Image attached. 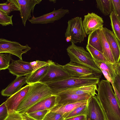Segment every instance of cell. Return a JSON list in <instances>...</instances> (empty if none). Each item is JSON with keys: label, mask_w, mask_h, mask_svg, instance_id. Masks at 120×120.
Instances as JSON below:
<instances>
[{"label": "cell", "mask_w": 120, "mask_h": 120, "mask_svg": "<svg viewBox=\"0 0 120 120\" xmlns=\"http://www.w3.org/2000/svg\"><path fill=\"white\" fill-rule=\"evenodd\" d=\"M50 64L47 72L39 82L46 83L61 80L71 77L63 66L50 60Z\"/></svg>", "instance_id": "6"}, {"label": "cell", "mask_w": 120, "mask_h": 120, "mask_svg": "<svg viewBox=\"0 0 120 120\" xmlns=\"http://www.w3.org/2000/svg\"><path fill=\"white\" fill-rule=\"evenodd\" d=\"M12 55L7 53H0V70L8 69L11 60Z\"/></svg>", "instance_id": "30"}, {"label": "cell", "mask_w": 120, "mask_h": 120, "mask_svg": "<svg viewBox=\"0 0 120 120\" xmlns=\"http://www.w3.org/2000/svg\"><path fill=\"white\" fill-rule=\"evenodd\" d=\"M102 73H103L107 80L110 83H111L112 85H113V82L112 79L109 74L106 71L102 69H101Z\"/></svg>", "instance_id": "39"}, {"label": "cell", "mask_w": 120, "mask_h": 120, "mask_svg": "<svg viewBox=\"0 0 120 120\" xmlns=\"http://www.w3.org/2000/svg\"><path fill=\"white\" fill-rule=\"evenodd\" d=\"M4 120H23L22 116L17 112L9 114Z\"/></svg>", "instance_id": "37"}, {"label": "cell", "mask_w": 120, "mask_h": 120, "mask_svg": "<svg viewBox=\"0 0 120 120\" xmlns=\"http://www.w3.org/2000/svg\"><path fill=\"white\" fill-rule=\"evenodd\" d=\"M97 7L105 15H110L113 11L111 0H96Z\"/></svg>", "instance_id": "24"}, {"label": "cell", "mask_w": 120, "mask_h": 120, "mask_svg": "<svg viewBox=\"0 0 120 120\" xmlns=\"http://www.w3.org/2000/svg\"><path fill=\"white\" fill-rule=\"evenodd\" d=\"M86 117L85 115H81L67 119L64 120H86Z\"/></svg>", "instance_id": "40"}, {"label": "cell", "mask_w": 120, "mask_h": 120, "mask_svg": "<svg viewBox=\"0 0 120 120\" xmlns=\"http://www.w3.org/2000/svg\"><path fill=\"white\" fill-rule=\"evenodd\" d=\"M49 110L38 111L28 114L30 117L35 120H43L45 116L49 112Z\"/></svg>", "instance_id": "32"}, {"label": "cell", "mask_w": 120, "mask_h": 120, "mask_svg": "<svg viewBox=\"0 0 120 120\" xmlns=\"http://www.w3.org/2000/svg\"><path fill=\"white\" fill-rule=\"evenodd\" d=\"M67 51L71 62L87 67L96 73L102 75L101 71L95 64L90 53L83 47L78 46L72 42L67 49Z\"/></svg>", "instance_id": "4"}, {"label": "cell", "mask_w": 120, "mask_h": 120, "mask_svg": "<svg viewBox=\"0 0 120 120\" xmlns=\"http://www.w3.org/2000/svg\"><path fill=\"white\" fill-rule=\"evenodd\" d=\"M57 97L55 106L66 105L89 100L92 96L88 95H79L71 93H60Z\"/></svg>", "instance_id": "15"}, {"label": "cell", "mask_w": 120, "mask_h": 120, "mask_svg": "<svg viewBox=\"0 0 120 120\" xmlns=\"http://www.w3.org/2000/svg\"><path fill=\"white\" fill-rule=\"evenodd\" d=\"M63 67L71 77L76 78L97 77L100 78L102 75L96 73L88 67L70 62L63 66Z\"/></svg>", "instance_id": "8"}, {"label": "cell", "mask_w": 120, "mask_h": 120, "mask_svg": "<svg viewBox=\"0 0 120 120\" xmlns=\"http://www.w3.org/2000/svg\"><path fill=\"white\" fill-rule=\"evenodd\" d=\"M30 86V84H28L22 87L5 101L9 114L17 112L19 105L28 93Z\"/></svg>", "instance_id": "12"}, {"label": "cell", "mask_w": 120, "mask_h": 120, "mask_svg": "<svg viewBox=\"0 0 120 120\" xmlns=\"http://www.w3.org/2000/svg\"><path fill=\"white\" fill-rule=\"evenodd\" d=\"M8 69L10 73L16 77L26 76L32 73L33 71L30 62L20 59L17 60L12 59L11 63Z\"/></svg>", "instance_id": "13"}, {"label": "cell", "mask_w": 120, "mask_h": 120, "mask_svg": "<svg viewBox=\"0 0 120 120\" xmlns=\"http://www.w3.org/2000/svg\"><path fill=\"white\" fill-rule=\"evenodd\" d=\"M112 86L115 93L116 95L118 103L120 107V93L115 87L114 85H112Z\"/></svg>", "instance_id": "41"}, {"label": "cell", "mask_w": 120, "mask_h": 120, "mask_svg": "<svg viewBox=\"0 0 120 120\" xmlns=\"http://www.w3.org/2000/svg\"><path fill=\"white\" fill-rule=\"evenodd\" d=\"M86 48V50L90 53L94 60L100 61L109 62L105 58L103 53L98 50L88 45H87Z\"/></svg>", "instance_id": "28"}, {"label": "cell", "mask_w": 120, "mask_h": 120, "mask_svg": "<svg viewBox=\"0 0 120 120\" xmlns=\"http://www.w3.org/2000/svg\"><path fill=\"white\" fill-rule=\"evenodd\" d=\"M49 1L53 2L54 3H55L56 2V0H49Z\"/></svg>", "instance_id": "45"}, {"label": "cell", "mask_w": 120, "mask_h": 120, "mask_svg": "<svg viewBox=\"0 0 120 120\" xmlns=\"http://www.w3.org/2000/svg\"><path fill=\"white\" fill-rule=\"evenodd\" d=\"M0 9L8 15L12 11L20 10L17 0H7L6 2L0 4Z\"/></svg>", "instance_id": "25"}, {"label": "cell", "mask_w": 120, "mask_h": 120, "mask_svg": "<svg viewBox=\"0 0 120 120\" xmlns=\"http://www.w3.org/2000/svg\"><path fill=\"white\" fill-rule=\"evenodd\" d=\"M104 21L102 18L95 13H88L84 15L82 25L86 35H89L94 31L103 27Z\"/></svg>", "instance_id": "11"}, {"label": "cell", "mask_w": 120, "mask_h": 120, "mask_svg": "<svg viewBox=\"0 0 120 120\" xmlns=\"http://www.w3.org/2000/svg\"><path fill=\"white\" fill-rule=\"evenodd\" d=\"M26 83V76L16 77L15 79L6 88L2 90L1 94L4 96L10 97L20 90L23 85Z\"/></svg>", "instance_id": "18"}, {"label": "cell", "mask_w": 120, "mask_h": 120, "mask_svg": "<svg viewBox=\"0 0 120 120\" xmlns=\"http://www.w3.org/2000/svg\"><path fill=\"white\" fill-rule=\"evenodd\" d=\"M97 97L104 112L106 120H120V107L110 82L102 80L98 84Z\"/></svg>", "instance_id": "1"}, {"label": "cell", "mask_w": 120, "mask_h": 120, "mask_svg": "<svg viewBox=\"0 0 120 120\" xmlns=\"http://www.w3.org/2000/svg\"><path fill=\"white\" fill-rule=\"evenodd\" d=\"M49 65L42 67L26 76L27 83L30 84L39 82L46 73Z\"/></svg>", "instance_id": "22"}, {"label": "cell", "mask_w": 120, "mask_h": 120, "mask_svg": "<svg viewBox=\"0 0 120 120\" xmlns=\"http://www.w3.org/2000/svg\"><path fill=\"white\" fill-rule=\"evenodd\" d=\"M113 11L120 21V0H111Z\"/></svg>", "instance_id": "36"}, {"label": "cell", "mask_w": 120, "mask_h": 120, "mask_svg": "<svg viewBox=\"0 0 120 120\" xmlns=\"http://www.w3.org/2000/svg\"><path fill=\"white\" fill-rule=\"evenodd\" d=\"M63 116L56 112H49L45 116L43 120H64Z\"/></svg>", "instance_id": "34"}, {"label": "cell", "mask_w": 120, "mask_h": 120, "mask_svg": "<svg viewBox=\"0 0 120 120\" xmlns=\"http://www.w3.org/2000/svg\"><path fill=\"white\" fill-rule=\"evenodd\" d=\"M113 82V85L115 87L120 93V77L116 74Z\"/></svg>", "instance_id": "38"}, {"label": "cell", "mask_w": 120, "mask_h": 120, "mask_svg": "<svg viewBox=\"0 0 120 120\" xmlns=\"http://www.w3.org/2000/svg\"><path fill=\"white\" fill-rule=\"evenodd\" d=\"M49 64L50 60H49L47 61L37 60L30 62V64L33 69V72Z\"/></svg>", "instance_id": "33"}, {"label": "cell", "mask_w": 120, "mask_h": 120, "mask_svg": "<svg viewBox=\"0 0 120 120\" xmlns=\"http://www.w3.org/2000/svg\"><path fill=\"white\" fill-rule=\"evenodd\" d=\"M97 90V85H95L82 86L68 89L60 93H69L79 95H88L94 96L97 94L96 91Z\"/></svg>", "instance_id": "19"}, {"label": "cell", "mask_w": 120, "mask_h": 120, "mask_svg": "<svg viewBox=\"0 0 120 120\" xmlns=\"http://www.w3.org/2000/svg\"><path fill=\"white\" fill-rule=\"evenodd\" d=\"M116 74L120 77V62L114 64Z\"/></svg>", "instance_id": "42"}, {"label": "cell", "mask_w": 120, "mask_h": 120, "mask_svg": "<svg viewBox=\"0 0 120 120\" xmlns=\"http://www.w3.org/2000/svg\"><path fill=\"white\" fill-rule=\"evenodd\" d=\"M88 101H81L64 105H56L50 109L49 112H56L64 116L77 108L87 104Z\"/></svg>", "instance_id": "20"}, {"label": "cell", "mask_w": 120, "mask_h": 120, "mask_svg": "<svg viewBox=\"0 0 120 120\" xmlns=\"http://www.w3.org/2000/svg\"><path fill=\"white\" fill-rule=\"evenodd\" d=\"M23 120H35L34 119L29 116L26 113H24L21 114Z\"/></svg>", "instance_id": "43"}, {"label": "cell", "mask_w": 120, "mask_h": 120, "mask_svg": "<svg viewBox=\"0 0 120 120\" xmlns=\"http://www.w3.org/2000/svg\"><path fill=\"white\" fill-rule=\"evenodd\" d=\"M100 30V36L101 41L103 54L109 62L113 65L115 64L108 43L105 36L103 28Z\"/></svg>", "instance_id": "21"}, {"label": "cell", "mask_w": 120, "mask_h": 120, "mask_svg": "<svg viewBox=\"0 0 120 120\" xmlns=\"http://www.w3.org/2000/svg\"><path fill=\"white\" fill-rule=\"evenodd\" d=\"M100 29L96 30L89 34L87 44L103 53L100 36Z\"/></svg>", "instance_id": "23"}, {"label": "cell", "mask_w": 120, "mask_h": 120, "mask_svg": "<svg viewBox=\"0 0 120 120\" xmlns=\"http://www.w3.org/2000/svg\"><path fill=\"white\" fill-rule=\"evenodd\" d=\"M56 97V95L53 94L43 99L30 108L26 113L28 114L38 111L50 110L55 106Z\"/></svg>", "instance_id": "17"}, {"label": "cell", "mask_w": 120, "mask_h": 120, "mask_svg": "<svg viewBox=\"0 0 120 120\" xmlns=\"http://www.w3.org/2000/svg\"><path fill=\"white\" fill-rule=\"evenodd\" d=\"M9 114L8 108L4 102L0 106V120H4Z\"/></svg>", "instance_id": "35"}, {"label": "cell", "mask_w": 120, "mask_h": 120, "mask_svg": "<svg viewBox=\"0 0 120 120\" xmlns=\"http://www.w3.org/2000/svg\"><path fill=\"white\" fill-rule=\"evenodd\" d=\"M103 28L115 63H118L120 62V43L112 31L105 27Z\"/></svg>", "instance_id": "16"}, {"label": "cell", "mask_w": 120, "mask_h": 120, "mask_svg": "<svg viewBox=\"0 0 120 120\" xmlns=\"http://www.w3.org/2000/svg\"><path fill=\"white\" fill-rule=\"evenodd\" d=\"M94 60L95 64L100 69L105 70L109 74L113 82L117 75L114 65L109 62Z\"/></svg>", "instance_id": "26"}, {"label": "cell", "mask_w": 120, "mask_h": 120, "mask_svg": "<svg viewBox=\"0 0 120 120\" xmlns=\"http://www.w3.org/2000/svg\"><path fill=\"white\" fill-rule=\"evenodd\" d=\"M30 85L29 90L17 110V112L21 114L26 113L30 108L35 104L53 94L46 83L38 82Z\"/></svg>", "instance_id": "2"}, {"label": "cell", "mask_w": 120, "mask_h": 120, "mask_svg": "<svg viewBox=\"0 0 120 120\" xmlns=\"http://www.w3.org/2000/svg\"><path fill=\"white\" fill-rule=\"evenodd\" d=\"M31 49L28 45H23L16 41H11L3 38H0V53L10 54L22 60V55Z\"/></svg>", "instance_id": "7"}, {"label": "cell", "mask_w": 120, "mask_h": 120, "mask_svg": "<svg viewBox=\"0 0 120 120\" xmlns=\"http://www.w3.org/2000/svg\"><path fill=\"white\" fill-rule=\"evenodd\" d=\"M20 8V16L24 26L27 20L31 17V13H33L35 6L39 4L42 0H17Z\"/></svg>", "instance_id": "14"}, {"label": "cell", "mask_w": 120, "mask_h": 120, "mask_svg": "<svg viewBox=\"0 0 120 120\" xmlns=\"http://www.w3.org/2000/svg\"><path fill=\"white\" fill-rule=\"evenodd\" d=\"M67 23L65 37L71 36L70 42L75 44L82 42L86 34L83 26L81 17H77L72 19L69 20Z\"/></svg>", "instance_id": "5"}, {"label": "cell", "mask_w": 120, "mask_h": 120, "mask_svg": "<svg viewBox=\"0 0 120 120\" xmlns=\"http://www.w3.org/2000/svg\"><path fill=\"white\" fill-rule=\"evenodd\" d=\"M87 104L77 108L64 115L63 116L64 118L65 119L81 115H85L86 112Z\"/></svg>", "instance_id": "29"}, {"label": "cell", "mask_w": 120, "mask_h": 120, "mask_svg": "<svg viewBox=\"0 0 120 120\" xmlns=\"http://www.w3.org/2000/svg\"><path fill=\"white\" fill-rule=\"evenodd\" d=\"M86 120H106L105 115L96 96L89 99L86 114Z\"/></svg>", "instance_id": "9"}, {"label": "cell", "mask_w": 120, "mask_h": 120, "mask_svg": "<svg viewBox=\"0 0 120 120\" xmlns=\"http://www.w3.org/2000/svg\"><path fill=\"white\" fill-rule=\"evenodd\" d=\"M100 78L97 77L76 78L71 77L57 81L46 83L53 92L56 94L65 90L86 85L98 84Z\"/></svg>", "instance_id": "3"}, {"label": "cell", "mask_w": 120, "mask_h": 120, "mask_svg": "<svg viewBox=\"0 0 120 120\" xmlns=\"http://www.w3.org/2000/svg\"><path fill=\"white\" fill-rule=\"evenodd\" d=\"M13 15L9 16L0 9V24L3 26L11 25L13 26L12 19Z\"/></svg>", "instance_id": "31"}, {"label": "cell", "mask_w": 120, "mask_h": 120, "mask_svg": "<svg viewBox=\"0 0 120 120\" xmlns=\"http://www.w3.org/2000/svg\"><path fill=\"white\" fill-rule=\"evenodd\" d=\"M71 40V36L68 37L66 38V41L67 42H70Z\"/></svg>", "instance_id": "44"}, {"label": "cell", "mask_w": 120, "mask_h": 120, "mask_svg": "<svg viewBox=\"0 0 120 120\" xmlns=\"http://www.w3.org/2000/svg\"><path fill=\"white\" fill-rule=\"evenodd\" d=\"M69 13L68 9L60 8L57 10L54 8L52 12L38 17H33L28 20L32 24H45L53 23L56 21L60 19L66 14Z\"/></svg>", "instance_id": "10"}, {"label": "cell", "mask_w": 120, "mask_h": 120, "mask_svg": "<svg viewBox=\"0 0 120 120\" xmlns=\"http://www.w3.org/2000/svg\"><path fill=\"white\" fill-rule=\"evenodd\" d=\"M109 17L112 32L120 43V21L113 11Z\"/></svg>", "instance_id": "27"}]
</instances>
